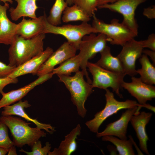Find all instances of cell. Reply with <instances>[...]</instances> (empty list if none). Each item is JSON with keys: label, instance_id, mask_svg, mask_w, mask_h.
<instances>
[{"label": "cell", "instance_id": "obj_1", "mask_svg": "<svg viewBox=\"0 0 155 155\" xmlns=\"http://www.w3.org/2000/svg\"><path fill=\"white\" fill-rule=\"evenodd\" d=\"M45 37L43 33L29 39L16 34L8 50L9 64L17 67L41 53Z\"/></svg>", "mask_w": 155, "mask_h": 155}, {"label": "cell", "instance_id": "obj_2", "mask_svg": "<svg viewBox=\"0 0 155 155\" xmlns=\"http://www.w3.org/2000/svg\"><path fill=\"white\" fill-rule=\"evenodd\" d=\"M0 121L5 124L9 129L13 137V145L22 147L26 144L32 147L42 137H45L46 133L37 127L32 128L20 117L11 115L2 116Z\"/></svg>", "mask_w": 155, "mask_h": 155}, {"label": "cell", "instance_id": "obj_3", "mask_svg": "<svg viewBox=\"0 0 155 155\" xmlns=\"http://www.w3.org/2000/svg\"><path fill=\"white\" fill-rule=\"evenodd\" d=\"M57 75L59 78V81L63 82L69 90L71 100L77 107L78 115L81 117L84 118L87 112L85 103L93 92L91 85L84 80L83 72L80 70L72 76Z\"/></svg>", "mask_w": 155, "mask_h": 155}, {"label": "cell", "instance_id": "obj_4", "mask_svg": "<svg viewBox=\"0 0 155 155\" xmlns=\"http://www.w3.org/2000/svg\"><path fill=\"white\" fill-rule=\"evenodd\" d=\"M92 26L96 33H102L111 40L112 45L123 46L126 42L137 36L135 32L118 19H112L109 24L98 18L95 14L92 16Z\"/></svg>", "mask_w": 155, "mask_h": 155}, {"label": "cell", "instance_id": "obj_5", "mask_svg": "<svg viewBox=\"0 0 155 155\" xmlns=\"http://www.w3.org/2000/svg\"><path fill=\"white\" fill-rule=\"evenodd\" d=\"M105 95L106 103L104 108L97 113L92 119L87 121L85 124L90 131L97 133L99 128L102 123L108 117L116 114L119 111L128 109L136 106L143 107L142 105L137 103L134 100L127 99L120 101L116 100L113 93L108 89H106Z\"/></svg>", "mask_w": 155, "mask_h": 155}, {"label": "cell", "instance_id": "obj_6", "mask_svg": "<svg viewBox=\"0 0 155 155\" xmlns=\"http://www.w3.org/2000/svg\"><path fill=\"white\" fill-rule=\"evenodd\" d=\"M86 67L92 76L91 85L93 88H97L105 90L111 88L113 92L120 98L122 95L120 93L121 85L126 75L124 72H113L106 70L88 61Z\"/></svg>", "mask_w": 155, "mask_h": 155}, {"label": "cell", "instance_id": "obj_7", "mask_svg": "<svg viewBox=\"0 0 155 155\" xmlns=\"http://www.w3.org/2000/svg\"><path fill=\"white\" fill-rule=\"evenodd\" d=\"M111 40L104 34L99 33L98 35L92 33L84 36L82 38L80 45V52L78 54L81 63L80 68L87 82L91 84L90 79L87 70L86 64L88 61L93 58L96 55L101 51L107 45V42Z\"/></svg>", "mask_w": 155, "mask_h": 155}, {"label": "cell", "instance_id": "obj_8", "mask_svg": "<svg viewBox=\"0 0 155 155\" xmlns=\"http://www.w3.org/2000/svg\"><path fill=\"white\" fill-rule=\"evenodd\" d=\"M92 33H97L96 30L88 22H82L78 25L66 24L61 26L53 25L46 20L42 33L59 34L65 38L67 41L79 50L82 38Z\"/></svg>", "mask_w": 155, "mask_h": 155}, {"label": "cell", "instance_id": "obj_9", "mask_svg": "<svg viewBox=\"0 0 155 155\" xmlns=\"http://www.w3.org/2000/svg\"><path fill=\"white\" fill-rule=\"evenodd\" d=\"M147 1L118 0L113 3L98 6L97 8L107 9L121 14L123 18L122 23L138 35V26L135 18V11L140 4Z\"/></svg>", "mask_w": 155, "mask_h": 155}, {"label": "cell", "instance_id": "obj_10", "mask_svg": "<svg viewBox=\"0 0 155 155\" xmlns=\"http://www.w3.org/2000/svg\"><path fill=\"white\" fill-rule=\"evenodd\" d=\"M122 46L121 51L117 57L120 61L126 75L134 76L137 74L136 62L142 56L144 48L140 41L134 38L127 42Z\"/></svg>", "mask_w": 155, "mask_h": 155}, {"label": "cell", "instance_id": "obj_11", "mask_svg": "<svg viewBox=\"0 0 155 155\" xmlns=\"http://www.w3.org/2000/svg\"><path fill=\"white\" fill-rule=\"evenodd\" d=\"M77 49L67 41L53 52L38 71V77L52 72L55 67L76 55Z\"/></svg>", "mask_w": 155, "mask_h": 155}, {"label": "cell", "instance_id": "obj_12", "mask_svg": "<svg viewBox=\"0 0 155 155\" xmlns=\"http://www.w3.org/2000/svg\"><path fill=\"white\" fill-rule=\"evenodd\" d=\"M141 108L137 106L127 109L123 112L120 118L106 125L102 131L96 133V137L100 138L104 136L111 135L121 140H127V129L129 123L132 116L140 112Z\"/></svg>", "mask_w": 155, "mask_h": 155}, {"label": "cell", "instance_id": "obj_13", "mask_svg": "<svg viewBox=\"0 0 155 155\" xmlns=\"http://www.w3.org/2000/svg\"><path fill=\"white\" fill-rule=\"evenodd\" d=\"M130 82L123 81L121 87L135 98L139 104L144 105L155 98V86L143 82L140 78L133 76Z\"/></svg>", "mask_w": 155, "mask_h": 155}, {"label": "cell", "instance_id": "obj_14", "mask_svg": "<svg viewBox=\"0 0 155 155\" xmlns=\"http://www.w3.org/2000/svg\"><path fill=\"white\" fill-rule=\"evenodd\" d=\"M53 52L51 48L47 47L40 54L16 67L8 77L15 78L28 74L36 75L41 66Z\"/></svg>", "mask_w": 155, "mask_h": 155}, {"label": "cell", "instance_id": "obj_15", "mask_svg": "<svg viewBox=\"0 0 155 155\" xmlns=\"http://www.w3.org/2000/svg\"><path fill=\"white\" fill-rule=\"evenodd\" d=\"M54 75L52 72L38 77L33 82L16 90L4 93L0 100V108L19 101L24 97L35 87L44 82L52 78Z\"/></svg>", "mask_w": 155, "mask_h": 155}, {"label": "cell", "instance_id": "obj_16", "mask_svg": "<svg viewBox=\"0 0 155 155\" xmlns=\"http://www.w3.org/2000/svg\"><path fill=\"white\" fill-rule=\"evenodd\" d=\"M46 17L44 12L43 15L34 18L27 19L24 17L17 24L16 34L29 39L42 33L45 28Z\"/></svg>", "mask_w": 155, "mask_h": 155}, {"label": "cell", "instance_id": "obj_17", "mask_svg": "<svg viewBox=\"0 0 155 155\" xmlns=\"http://www.w3.org/2000/svg\"><path fill=\"white\" fill-rule=\"evenodd\" d=\"M150 112L142 111L132 116L130 122L134 129L139 142L141 150L147 155H150L147 148V142L149 140L146 131V125L152 115Z\"/></svg>", "mask_w": 155, "mask_h": 155}, {"label": "cell", "instance_id": "obj_18", "mask_svg": "<svg viewBox=\"0 0 155 155\" xmlns=\"http://www.w3.org/2000/svg\"><path fill=\"white\" fill-rule=\"evenodd\" d=\"M31 106L28 101L20 100L17 103L12 105H7L3 107V110L1 112L2 116L16 115L20 116L27 121H30L35 124L36 127L41 129H44L49 133H52L55 130V128L50 124L42 123L39 122L36 119L30 117L25 112L24 109Z\"/></svg>", "mask_w": 155, "mask_h": 155}, {"label": "cell", "instance_id": "obj_19", "mask_svg": "<svg viewBox=\"0 0 155 155\" xmlns=\"http://www.w3.org/2000/svg\"><path fill=\"white\" fill-rule=\"evenodd\" d=\"M9 8L8 3L0 4V44L10 45L16 35L17 24L11 21L7 15Z\"/></svg>", "mask_w": 155, "mask_h": 155}, {"label": "cell", "instance_id": "obj_20", "mask_svg": "<svg viewBox=\"0 0 155 155\" xmlns=\"http://www.w3.org/2000/svg\"><path fill=\"white\" fill-rule=\"evenodd\" d=\"M17 3L15 8L11 7L9 11L12 20L16 21L22 17L31 18H37L36 12L38 7L36 1L38 0H14Z\"/></svg>", "mask_w": 155, "mask_h": 155}, {"label": "cell", "instance_id": "obj_21", "mask_svg": "<svg viewBox=\"0 0 155 155\" xmlns=\"http://www.w3.org/2000/svg\"><path fill=\"white\" fill-rule=\"evenodd\" d=\"M81 127L78 124L69 134L65 136V139L61 142L59 147L53 151H49V155H70L76 150L77 146L76 140L81 133Z\"/></svg>", "mask_w": 155, "mask_h": 155}, {"label": "cell", "instance_id": "obj_22", "mask_svg": "<svg viewBox=\"0 0 155 155\" xmlns=\"http://www.w3.org/2000/svg\"><path fill=\"white\" fill-rule=\"evenodd\" d=\"M101 57L96 63L106 70L115 72H124L122 64L118 58L113 56L111 48L106 45L100 53Z\"/></svg>", "mask_w": 155, "mask_h": 155}, {"label": "cell", "instance_id": "obj_23", "mask_svg": "<svg viewBox=\"0 0 155 155\" xmlns=\"http://www.w3.org/2000/svg\"><path fill=\"white\" fill-rule=\"evenodd\" d=\"M139 60L141 68L136 70L137 74L140 75V78L144 82L150 85L155 84V66L150 62L148 56L143 54Z\"/></svg>", "mask_w": 155, "mask_h": 155}, {"label": "cell", "instance_id": "obj_24", "mask_svg": "<svg viewBox=\"0 0 155 155\" xmlns=\"http://www.w3.org/2000/svg\"><path fill=\"white\" fill-rule=\"evenodd\" d=\"M63 13L61 20L64 23L78 21L88 22L91 20V17L85 10L75 4L67 6Z\"/></svg>", "mask_w": 155, "mask_h": 155}, {"label": "cell", "instance_id": "obj_25", "mask_svg": "<svg viewBox=\"0 0 155 155\" xmlns=\"http://www.w3.org/2000/svg\"><path fill=\"white\" fill-rule=\"evenodd\" d=\"M129 139L121 140L115 136L108 135L102 137L103 141H108L113 144L116 147L119 155H134L133 149L132 137L129 136Z\"/></svg>", "mask_w": 155, "mask_h": 155}, {"label": "cell", "instance_id": "obj_26", "mask_svg": "<svg viewBox=\"0 0 155 155\" xmlns=\"http://www.w3.org/2000/svg\"><path fill=\"white\" fill-rule=\"evenodd\" d=\"M81 61L78 55L68 59L60 64L59 66L54 68L52 72L54 74L70 75L73 72L79 71Z\"/></svg>", "mask_w": 155, "mask_h": 155}, {"label": "cell", "instance_id": "obj_27", "mask_svg": "<svg viewBox=\"0 0 155 155\" xmlns=\"http://www.w3.org/2000/svg\"><path fill=\"white\" fill-rule=\"evenodd\" d=\"M68 4L65 0H55L46 17L47 22L53 25L58 26L61 23V16Z\"/></svg>", "mask_w": 155, "mask_h": 155}, {"label": "cell", "instance_id": "obj_28", "mask_svg": "<svg viewBox=\"0 0 155 155\" xmlns=\"http://www.w3.org/2000/svg\"><path fill=\"white\" fill-rule=\"evenodd\" d=\"M51 144L46 142L45 146L42 147L40 141L38 140L32 146V151L28 152L23 149L19 150L20 152H23L28 155H46L51 148Z\"/></svg>", "mask_w": 155, "mask_h": 155}, {"label": "cell", "instance_id": "obj_29", "mask_svg": "<svg viewBox=\"0 0 155 155\" xmlns=\"http://www.w3.org/2000/svg\"><path fill=\"white\" fill-rule=\"evenodd\" d=\"M97 0H74L73 4L83 9L91 17L97 10Z\"/></svg>", "mask_w": 155, "mask_h": 155}, {"label": "cell", "instance_id": "obj_30", "mask_svg": "<svg viewBox=\"0 0 155 155\" xmlns=\"http://www.w3.org/2000/svg\"><path fill=\"white\" fill-rule=\"evenodd\" d=\"M7 127L0 121V148L9 149L13 145L8 135Z\"/></svg>", "mask_w": 155, "mask_h": 155}, {"label": "cell", "instance_id": "obj_31", "mask_svg": "<svg viewBox=\"0 0 155 155\" xmlns=\"http://www.w3.org/2000/svg\"><path fill=\"white\" fill-rule=\"evenodd\" d=\"M16 66L7 65L0 61V78L8 77L14 70Z\"/></svg>", "mask_w": 155, "mask_h": 155}, {"label": "cell", "instance_id": "obj_32", "mask_svg": "<svg viewBox=\"0 0 155 155\" xmlns=\"http://www.w3.org/2000/svg\"><path fill=\"white\" fill-rule=\"evenodd\" d=\"M142 46L148 48L151 50L155 51V34L152 33L150 34L148 38L143 40L140 41Z\"/></svg>", "mask_w": 155, "mask_h": 155}, {"label": "cell", "instance_id": "obj_33", "mask_svg": "<svg viewBox=\"0 0 155 155\" xmlns=\"http://www.w3.org/2000/svg\"><path fill=\"white\" fill-rule=\"evenodd\" d=\"M17 78H11L7 77L3 78H0V94L2 95L4 92L3 89L7 85L11 84H16L18 82Z\"/></svg>", "mask_w": 155, "mask_h": 155}, {"label": "cell", "instance_id": "obj_34", "mask_svg": "<svg viewBox=\"0 0 155 155\" xmlns=\"http://www.w3.org/2000/svg\"><path fill=\"white\" fill-rule=\"evenodd\" d=\"M143 14L148 18L152 19L155 18V6L153 5L144 9Z\"/></svg>", "mask_w": 155, "mask_h": 155}, {"label": "cell", "instance_id": "obj_35", "mask_svg": "<svg viewBox=\"0 0 155 155\" xmlns=\"http://www.w3.org/2000/svg\"><path fill=\"white\" fill-rule=\"evenodd\" d=\"M142 53L147 56H149L151 59L153 64L155 65V51L151 50H143Z\"/></svg>", "mask_w": 155, "mask_h": 155}, {"label": "cell", "instance_id": "obj_36", "mask_svg": "<svg viewBox=\"0 0 155 155\" xmlns=\"http://www.w3.org/2000/svg\"><path fill=\"white\" fill-rule=\"evenodd\" d=\"M118 0H97L96 5L98 6L105 4L113 3Z\"/></svg>", "mask_w": 155, "mask_h": 155}, {"label": "cell", "instance_id": "obj_37", "mask_svg": "<svg viewBox=\"0 0 155 155\" xmlns=\"http://www.w3.org/2000/svg\"><path fill=\"white\" fill-rule=\"evenodd\" d=\"M13 146L9 149L8 155H17L16 147Z\"/></svg>", "mask_w": 155, "mask_h": 155}, {"label": "cell", "instance_id": "obj_38", "mask_svg": "<svg viewBox=\"0 0 155 155\" xmlns=\"http://www.w3.org/2000/svg\"><path fill=\"white\" fill-rule=\"evenodd\" d=\"M143 107H144L147 108L155 113V107L150 104L148 103H146L145 104L143 105Z\"/></svg>", "mask_w": 155, "mask_h": 155}, {"label": "cell", "instance_id": "obj_39", "mask_svg": "<svg viewBox=\"0 0 155 155\" xmlns=\"http://www.w3.org/2000/svg\"><path fill=\"white\" fill-rule=\"evenodd\" d=\"M9 149L0 148V155H5L8 153Z\"/></svg>", "mask_w": 155, "mask_h": 155}, {"label": "cell", "instance_id": "obj_40", "mask_svg": "<svg viewBox=\"0 0 155 155\" xmlns=\"http://www.w3.org/2000/svg\"><path fill=\"white\" fill-rule=\"evenodd\" d=\"M0 1L4 3H9L12 4L13 3L12 0H0Z\"/></svg>", "mask_w": 155, "mask_h": 155}, {"label": "cell", "instance_id": "obj_41", "mask_svg": "<svg viewBox=\"0 0 155 155\" xmlns=\"http://www.w3.org/2000/svg\"><path fill=\"white\" fill-rule=\"evenodd\" d=\"M66 1L68 5H71L73 4L74 0H65Z\"/></svg>", "mask_w": 155, "mask_h": 155}]
</instances>
